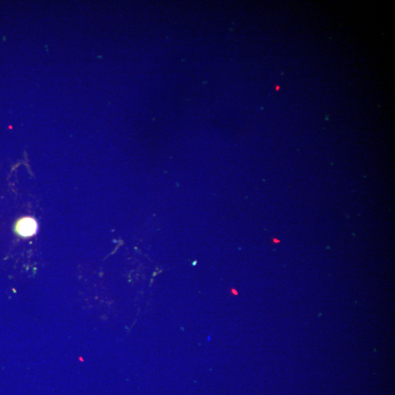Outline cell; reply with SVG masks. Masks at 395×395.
<instances>
[{
  "mask_svg": "<svg viewBox=\"0 0 395 395\" xmlns=\"http://www.w3.org/2000/svg\"><path fill=\"white\" fill-rule=\"evenodd\" d=\"M38 230V224L32 218H25L20 220L16 225V231L23 237H30L35 235Z\"/></svg>",
  "mask_w": 395,
  "mask_h": 395,
  "instance_id": "cell-1",
  "label": "cell"
}]
</instances>
